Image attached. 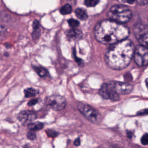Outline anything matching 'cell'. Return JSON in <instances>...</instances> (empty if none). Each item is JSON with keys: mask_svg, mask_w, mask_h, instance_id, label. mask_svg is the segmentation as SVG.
<instances>
[{"mask_svg": "<svg viewBox=\"0 0 148 148\" xmlns=\"http://www.w3.org/2000/svg\"><path fill=\"white\" fill-rule=\"evenodd\" d=\"M134 34L141 45L147 46L148 31L147 24L138 23L134 27Z\"/></svg>", "mask_w": 148, "mask_h": 148, "instance_id": "cell-6", "label": "cell"}, {"mask_svg": "<svg viewBox=\"0 0 148 148\" xmlns=\"http://www.w3.org/2000/svg\"><path fill=\"white\" fill-rule=\"evenodd\" d=\"M121 1L124 3H127L129 4H132L135 1V0H121Z\"/></svg>", "mask_w": 148, "mask_h": 148, "instance_id": "cell-28", "label": "cell"}, {"mask_svg": "<svg viewBox=\"0 0 148 148\" xmlns=\"http://www.w3.org/2000/svg\"><path fill=\"white\" fill-rule=\"evenodd\" d=\"M45 103L55 110H63L66 106V100L61 95H51L45 99Z\"/></svg>", "mask_w": 148, "mask_h": 148, "instance_id": "cell-7", "label": "cell"}, {"mask_svg": "<svg viewBox=\"0 0 148 148\" xmlns=\"http://www.w3.org/2000/svg\"><path fill=\"white\" fill-rule=\"evenodd\" d=\"M133 58L135 63L139 66H143L148 63V50L147 47L139 45L135 47Z\"/></svg>", "mask_w": 148, "mask_h": 148, "instance_id": "cell-5", "label": "cell"}, {"mask_svg": "<svg viewBox=\"0 0 148 148\" xmlns=\"http://www.w3.org/2000/svg\"><path fill=\"white\" fill-rule=\"evenodd\" d=\"M107 15L110 20L124 24L128 22L131 18L132 12L125 5H116L111 7Z\"/></svg>", "mask_w": 148, "mask_h": 148, "instance_id": "cell-3", "label": "cell"}, {"mask_svg": "<svg viewBox=\"0 0 148 148\" xmlns=\"http://www.w3.org/2000/svg\"><path fill=\"white\" fill-rule=\"evenodd\" d=\"M77 108L83 116L92 123L99 124L101 121L102 116L99 112L90 105L80 102L77 105Z\"/></svg>", "mask_w": 148, "mask_h": 148, "instance_id": "cell-4", "label": "cell"}, {"mask_svg": "<svg viewBox=\"0 0 148 148\" xmlns=\"http://www.w3.org/2000/svg\"><path fill=\"white\" fill-rule=\"evenodd\" d=\"M80 144V140L79 138H77L75 141H74V145L76 146H79Z\"/></svg>", "mask_w": 148, "mask_h": 148, "instance_id": "cell-27", "label": "cell"}, {"mask_svg": "<svg viewBox=\"0 0 148 148\" xmlns=\"http://www.w3.org/2000/svg\"><path fill=\"white\" fill-rule=\"evenodd\" d=\"M24 94L26 98L34 97L37 95L38 91L33 88H28L24 90Z\"/></svg>", "mask_w": 148, "mask_h": 148, "instance_id": "cell-16", "label": "cell"}, {"mask_svg": "<svg viewBox=\"0 0 148 148\" xmlns=\"http://www.w3.org/2000/svg\"><path fill=\"white\" fill-rule=\"evenodd\" d=\"M147 114V109L139 111L137 113V114L138 115H143V114Z\"/></svg>", "mask_w": 148, "mask_h": 148, "instance_id": "cell-26", "label": "cell"}, {"mask_svg": "<svg viewBox=\"0 0 148 148\" xmlns=\"http://www.w3.org/2000/svg\"><path fill=\"white\" fill-rule=\"evenodd\" d=\"M66 36L70 41L77 40L82 38V33L80 30L73 28L67 31Z\"/></svg>", "mask_w": 148, "mask_h": 148, "instance_id": "cell-11", "label": "cell"}, {"mask_svg": "<svg viewBox=\"0 0 148 148\" xmlns=\"http://www.w3.org/2000/svg\"><path fill=\"white\" fill-rule=\"evenodd\" d=\"M99 1V0H85L84 4L88 7H94L98 3Z\"/></svg>", "mask_w": 148, "mask_h": 148, "instance_id": "cell-18", "label": "cell"}, {"mask_svg": "<svg viewBox=\"0 0 148 148\" xmlns=\"http://www.w3.org/2000/svg\"><path fill=\"white\" fill-rule=\"evenodd\" d=\"M27 138L30 140H34L36 138V135L35 132H34L32 131H29L27 134Z\"/></svg>", "mask_w": 148, "mask_h": 148, "instance_id": "cell-23", "label": "cell"}, {"mask_svg": "<svg viewBox=\"0 0 148 148\" xmlns=\"http://www.w3.org/2000/svg\"><path fill=\"white\" fill-rule=\"evenodd\" d=\"M46 133L49 136L51 137V138H54V137L57 136L58 134V133L57 132H56V131H54V130H47L46 131Z\"/></svg>", "mask_w": 148, "mask_h": 148, "instance_id": "cell-21", "label": "cell"}, {"mask_svg": "<svg viewBox=\"0 0 148 148\" xmlns=\"http://www.w3.org/2000/svg\"><path fill=\"white\" fill-rule=\"evenodd\" d=\"M75 14L77 18L82 20H86L88 17V15L86 11L80 8H78L75 10Z\"/></svg>", "mask_w": 148, "mask_h": 148, "instance_id": "cell-14", "label": "cell"}, {"mask_svg": "<svg viewBox=\"0 0 148 148\" xmlns=\"http://www.w3.org/2000/svg\"><path fill=\"white\" fill-rule=\"evenodd\" d=\"M43 123L36 121V122H31V123L28 124V128L31 131H38L43 128Z\"/></svg>", "mask_w": 148, "mask_h": 148, "instance_id": "cell-13", "label": "cell"}, {"mask_svg": "<svg viewBox=\"0 0 148 148\" xmlns=\"http://www.w3.org/2000/svg\"><path fill=\"white\" fill-rule=\"evenodd\" d=\"M99 94L104 99L112 101L120 99L119 94L114 91L112 82L102 84L99 90Z\"/></svg>", "mask_w": 148, "mask_h": 148, "instance_id": "cell-8", "label": "cell"}, {"mask_svg": "<svg viewBox=\"0 0 148 148\" xmlns=\"http://www.w3.org/2000/svg\"><path fill=\"white\" fill-rule=\"evenodd\" d=\"M114 91L119 94H127L133 89L132 86L127 83L120 82H112Z\"/></svg>", "mask_w": 148, "mask_h": 148, "instance_id": "cell-10", "label": "cell"}, {"mask_svg": "<svg viewBox=\"0 0 148 148\" xmlns=\"http://www.w3.org/2000/svg\"><path fill=\"white\" fill-rule=\"evenodd\" d=\"M34 70L36 72V73L39 75V76L43 77L47 75L48 72L46 69L41 66H33Z\"/></svg>", "mask_w": 148, "mask_h": 148, "instance_id": "cell-15", "label": "cell"}, {"mask_svg": "<svg viewBox=\"0 0 148 148\" xmlns=\"http://www.w3.org/2000/svg\"><path fill=\"white\" fill-rule=\"evenodd\" d=\"M110 45L105 54L107 65L114 69H123L128 66L133 58L135 50L133 42L125 39Z\"/></svg>", "mask_w": 148, "mask_h": 148, "instance_id": "cell-1", "label": "cell"}, {"mask_svg": "<svg viewBox=\"0 0 148 148\" xmlns=\"http://www.w3.org/2000/svg\"><path fill=\"white\" fill-rule=\"evenodd\" d=\"M72 8L69 4H65V5L62 6L60 9V12L63 15L69 14L72 12Z\"/></svg>", "mask_w": 148, "mask_h": 148, "instance_id": "cell-17", "label": "cell"}, {"mask_svg": "<svg viewBox=\"0 0 148 148\" xmlns=\"http://www.w3.org/2000/svg\"><path fill=\"white\" fill-rule=\"evenodd\" d=\"M141 143L143 145H147L148 143V135L147 133L145 134L141 138Z\"/></svg>", "mask_w": 148, "mask_h": 148, "instance_id": "cell-20", "label": "cell"}, {"mask_svg": "<svg viewBox=\"0 0 148 148\" xmlns=\"http://www.w3.org/2000/svg\"><path fill=\"white\" fill-rule=\"evenodd\" d=\"M68 23L70 27H71L73 28H76L79 25V22L73 18H70L68 20Z\"/></svg>", "mask_w": 148, "mask_h": 148, "instance_id": "cell-19", "label": "cell"}, {"mask_svg": "<svg viewBox=\"0 0 148 148\" xmlns=\"http://www.w3.org/2000/svg\"><path fill=\"white\" fill-rule=\"evenodd\" d=\"M37 102H38V99H31V101H29L28 102V105L29 106H33V105H35Z\"/></svg>", "mask_w": 148, "mask_h": 148, "instance_id": "cell-24", "label": "cell"}, {"mask_svg": "<svg viewBox=\"0 0 148 148\" xmlns=\"http://www.w3.org/2000/svg\"><path fill=\"white\" fill-rule=\"evenodd\" d=\"M137 3L140 5H145L147 3L148 0H136Z\"/></svg>", "mask_w": 148, "mask_h": 148, "instance_id": "cell-25", "label": "cell"}, {"mask_svg": "<svg viewBox=\"0 0 148 148\" xmlns=\"http://www.w3.org/2000/svg\"><path fill=\"white\" fill-rule=\"evenodd\" d=\"M36 113L32 110H24L20 112L17 115L18 120L24 125H28L36 119Z\"/></svg>", "mask_w": 148, "mask_h": 148, "instance_id": "cell-9", "label": "cell"}, {"mask_svg": "<svg viewBox=\"0 0 148 148\" xmlns=\"http://www.w3.org/2000/svg\"><path fill=\"white\" fill-rule=\"evenodd\" d=\"M129 34L127 27L110 19L100 21L94 29L96 40L104 45H112L127 39Z\"/></svg>", "mask_w": 148, "mask_h": 148, "instance_id": "cell-2", "label": "cell"}, {"mask_svg": "<svg viewBox=\"0 0 148 148\" xmlns=\"http://www.w3.org/2000/svg\"><path fill=\"white\" fill-rule=\"evenodd\" d=\"M6 32V28L3 25H0V39H1L5 36Z\"/></svg>", "mask_w": 148, "mask_h": 148, "instance_id": "cell-22", "label": "cell"}, {"mask_svg": "<svg viewBox=\"0 0 148 148\" xmlns=\"http://www.w3.org/2000/svg\"><path fill=\"white\" fill-rule=\"evenodd\" d=\"M33 27V33H32V37L34 39L38 38L40 34V25L38 21L35 20L32 24Z\"/></svg>", "mask_w": 148, "mask_h": 148, "instance_id": "cell-12", "label": "cell"}, {"mask_svg": "<svg viewBox=\"0 0 148 148\" xmlns=\"http://www.w3.org/2000/svg\"><path fill=\"white\" fill-rule=\"evenodd\" d=\"M132 133L131 131H129L127 132V136L129 138H131L132 137Z\"/></svg>", "mask_w": 148, "mask_h": 148, "instance_id": "cell-29", "label": "cell"}]
</instances>
